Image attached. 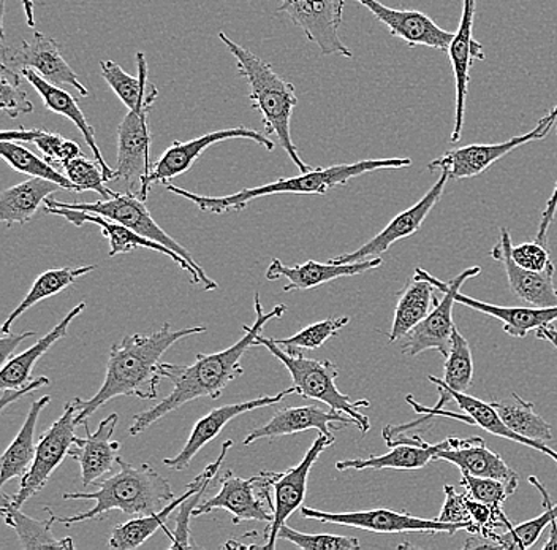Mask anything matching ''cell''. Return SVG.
Wrapping results in <instances>:
<instances>
[{
	"instance_id": "obj_1",
	"label": "cell",
	"mask_w": 557,
	"mask_h": 550,
	"mask_svg": "<svg viewBox=\"0 0 557 550\" xmlns=\"http://www.w3.org/2000/svg\"><path fill=\"white\" fill-rule=\"evenodd\" d=\"M253 306H256V322L252 326H243L244 337L239 338L233 346L226 347L221 353L198 354L194 364L190 365L160 362V375L172 382L173 391L152 408L135 414L134 424L128 428L131 437H138L157 420L173 411L183 408L194 400L221 399L230 382L243 376V357L250 347L256 346V338L260 335L263 327L270 320L282 318L287 313V305L284 303L274 306L270 313H264L259 292L253 297Z\"/></svg>"
},
{
	"instance_id": "obj_2",
	"label": "cell",
	"mask_w": 557,
	"mask_h": 550,
	"mask_svg": "<svg viewBox=\"0 0 557 550\" xmlns=\"http://www.w3.org/2000/svg\"><path fill=\"white\" fill-rule=\"evenodd\" d=\"M207 332V327L172 330V323L165 322L162 329L149 335L134 333V335L122 338L120 343L111 346L107 375L99 392L90 399H79L82 411L78 414V423L85 426L97 411L117 396L157 399V386L163 379L159 365L166 351L183 338Z\"/></svg>"
},
{
	"instance_id": "obj_3",
	"label": "cell",
	"mask_w": 557,
	"mask_h": 550,
	"mask_svg": "<svg viewBox=\"0 0 557 550\" xmlns=\"http://www.w3.org/2000/svg\"><path fill=\"white\" fill-rule=\"evenodd\" d=\"M410 166H412V159L409 158L368 159L354 163H339V166H331L326 169H312L298 176L282 178V180L263 184V186L247 187V190L224 197L200 196V194L190 193V191L174 186V184H166V190L174 196L186 198L205 213L225 215L244 210L250 201L257 200V198L278 196V194L325 196L334 187L346 186L348 181L366 175V173L377 172V170H400Z\"/></svg>"
},
{
	"instance_id": "obj_4",
	"label": "cell",
	"mask_w": 557,
	"mask_h": 550,
	"mask_svg": "<svg viewBox=\"0 0 557 550\" xmlns=\"http://www.w3.org/2000/svg\"><path fill=\"white\" fill-rule=\"evenodd\" d=\"M120 472L110 478L97 482L96 492L64 493V500H92V510L86 513L58 517L65 527L103 517L111 511H121L128 515H152L160 513L176 498L172 484L163 478L149 463L132 465L124 459H117Z\"/></svg>"
},
{
	"instance_id": "obj_5",
	"label": "cell",
	"mask_w": 557,
	"mask_h": 550,
	"mask_svg": "<svg viewBox=\"0 0 557 550\" xmlns=\"http://www.w3.org/2000/svg\"><path fill=\"white\" fill-rule=\"evenodd\" d=\"M222 44L228 48L236 59L239 75L249 86V99L252 107L260 111L264 134L276 135L288 158L301 173L312 170L311 166L302 160L292 138V117L298 106L295 86L274 72L273 65L246 50L242 45L235 44L225 33H219Z\"/></svg>"
},
{
	"instance_id": "obj_6",
	"label": "cell",
	"mask_w": 557,
	"mask_h": 550,
	"mask_svg": "<svg viewBox=\"0 0 557 550\" xmlns=\"http://www.w3.org/2000/svg\"><path fill=\"white\" fill-rule=\"evenodd\" d=\"M256 344L267 347L281 364H284L299 396L325 403L331 410L354 417L361 433H368L371 430V420L361 413V410L369 408L371 403L368 400H351L337 389L336 379L339 376V368L336 364L331 360L306 358L301 353H287L284 347L274 343L273 338H264L261 333L256 338Z\"/></svg>"
},
{
	"instance_id": "obj_7",
	"label": "cell",
	"mask_w": 557,
	"mask_h": 550,
	"mask_svg": "<svg viewBox=\"0 0 557 550\" xmlns=\"http://www.w3.org/2000/svg\"><path fill=\"white\" fill-rule=\"evenodd\" d=\"M44 205L45 207L72 208V210L100 215L111 219V221L120 222L125 228L132 229V231L146 236V239L154 240V242L166 246V248L176 253L177 256L186 259L197 270V273L200 274L205 291H218L219 289V284L205 273L203 267L195 262L189 250L184 248L181 243H177L176 240L172 239L169 233L157 224L152 215L149 213L145 201L134 191L127 194L117 193L114 197L102 198V200L92 201V204H65V201L54 200V198H47Z\"/></svg>"
},
{
	"instance_id": "obj_8",
	"label": "cell",
	"mask_w": 557,
	"mask_h": 550,
	"mask_svg": "<svg viewBox=\"0 0 557 550\" xmlns=\"http://www.w3.org/2000/svg\"><path fill=\"white\" fill-rule=\"evenodd\" d=\"M236 138L256 142L257 145L263 146L268 151H274V148H276V143L271 140L267 134L256 131V129L244 127V125L242 127L208 132V134L189 142H173L172 146L166 148L162 156L152 163L151 172L139 180L137 196L143 201L148 200L149 191H151L154 184H170V181L174 180V178L189 172L194 163L212 145L226 140H236Z\"/></svg>"
},
{
	"instance_id": "obj_9",
	"label": "cell",
	"mask_w": 557,
	"mask_h": 550,
	"mask_svg": "<svg viewBox=\"0 0 557 550\" xmlns=\"http://www.w3.org/2000/svg\"><path fill=\"white\" fill-rule=\"evenodd\" d=\"M82 411L79 399L65 403L64 413L45 433H41L37 452L29 472L21 478L20 490L12 496L16 508L24 506L30 498L37 496L47 486L52 473L59 468L76 444V427L79 426L78 414Z\"/></svg>"
},
{
	"instance_id": "obj_10",
	"label": "cell",
	"mask_w": 557,
	"mask_h": 550,
	"mask_svg": "<svg viewBox=\"0 0 557 550\" xmlns=\"http://www.w3.org/2000/svg\"><path fill=\"white\" fill-rule=\"evenodd\" d=\"M480 271H482L480 267L466 268L458 277L453 278L450 283H444L423 268H417V277L430 281L437 291L444 292V298L437 303L426 319L421 320L416 329L407 333L406 341L403 343V354L417 357L424 351H437L447 357L450 353L453 329H455L453 305L456 303V295L461 291L462 284L470 278L479 277Z\"/></svg>"
},
{
	"instance_id": "obj_11",
	"label": "cell",
	"mask_w": 557,
	"mask_h": 550,
	"mask_svg": "<svg viewBox=\"0 0 557 550\" xmlns=\"http://www.w3.org/2000/svg\"><path fill=\"white\" fill-rule=\"evenodd\" d=\"M556 123L557 106L549 113H546L532 131L525 132V134L518 135V137L510 138L507 142L494 143V145L475 143V145L453 148L442 155L441 158L431 160L428 163V169L431 172H434V170L447 172L450 180H468V178L482 175L494 162L510 155L515 149L521 148L522 145H528V143L540 142L548 137Z\"/></svg>"
},
{
	"instance_id": "obj_12",
	"label": "cell",
	"mask_w": 557,
	"mask_h": 550,
	"mask_svg": "<svg viewBox=\"0 0 557 550\" xmlns=\"http://www.w3.org/2000/svg\"><path fill=\"white\" fill-rule=\"evenodd\" d=\"M268 472H261L252 478L244 479L226 473L221 479V490L218 496L209 498L194 510V517L209 514L215 510H224L232 514L233 524L244 521H274V497Z\"/></svg>"
},
{
	"instance_id": "obj_13",
	"label": "cell",
	"mask_w": 557,
	"mask_h": 550,
	"mask_svg": "<svg viewBox=\"0 0 557 550\" xmlns=\"http://www.w3.org/2000/svg\"><path fill=\"white\" fill-rule=\"evenodd\" d=\"M159 90L151 82L141 102L134 110H128L117 127V167L114 180H122L137 193L139 180L152 169L151 140L148 117L154 106Z\"/></svg>"
},
{
	"instance_id": "obj_14",
	"label": "cell",
	"mask_w": 557,
	"mask_h": 550,
	"mask_svg": "<svg viewBox=\"0 0 557 550\" xmlns=\"http://www.w3.org/2000/svg\"><path fill=\"white\" fill-rule=\"evenodd\" d=\"M302 518L309 521L323 522V524L343 525V527L360 528V530L371 533H383V535H392V533H447V535H456V533L466 530L470 535L475 533L473 522L466 524H447V522L430 521V518L416 517V515L398 513L392 510H371L355 511V513H326V511L313 510V508L302 506Z\"/></svg>"
},
{
	"instance_id": "obj_15",
	"label": "cell",
	"mask_w": 557,
	"mask_h": 550,
	"mask_svg": "<svg viewBox=\"0 0 557 550\" xmlns=\"http://www.w3.org/2000/svg\"><path fill=\"white\" fill-rule=\"evenodd\" d=\"M0 69L20 73V75L30 69L52 85L61 86V88L64 85L72 86L79 96H89V90L79 82L78 75L73 72L62 56L58 40L47 34L38 33V30H35L29 40L21 41L20 47L9 48L3 41Z\"/></svg>"
},
{
	"instance_id": "obj_16",
	"label": "cell",
	"mask_w": 557,
	"mask_h": 550,
	"mask_svg": "<svg viewBox=\"0 0 557 550\" xmlns=\"http://www.w3.org/2000/svg\"><path fill=\"white\" fill-rule=\"evenodd\" d=\"M334 441L336 438L333 435L329 437V435L320 433L309 451L306 452L305 459L294 468L281 473L268 472V478L273 487L274 521L264 530L263 549H276L278 530L287 524L290 515L301 510L302 503H305L309 473H311L313 463L322 452L334 444Z\"/></svg>"
},
{
	"instance_id": "obj_17",
	"label": "cell",
	"mask_w": 557,
	"mask_h": 550,
	"mask_svg": "<svg viewBox=\"0 0 557 550\" xmlns=\"http://www.w3.org/2000/svg\"><path fill=\"white\" fill-rule=\"evenodd\" d=\"M277 13H285L323 56L354 58L339 36L346 0H278Z\"/></svg>"
},
{
	"instance_id": "obj_18",
	"label": "cell",
	"mask_w": 557,
	"mask_h": 550,
	"mask_svg": "<svg viewBox=\"0 0 557 550\" xmlns=\"http://www.w3.org/2000/svg\"><path fill=\"white\" fill-rule=\"evenodd\" d=\"M450 176L447 172H442L438 180L435 181L431 190L424 194L420 200L417 201L412 207L407 208L406 211L395 216L389 221V224L381 233L364 243L361 248L354 250V253L341 254V256L333 257L331 262L334 264H354L361 262V260L374 259V257H381L386 250L392 248L399 240L407 239L417 233L418 229L423 225L424 219L430 216L431 211L434 210L435 205L444 194L445 186H447Z\"/></svg>"
},
{
	"instance_id": "obj_19",
	"label": "cell",
	"mask_w": 557,
	"mask_h": 550,
	"mask_svg": "<svg viewBox=\"0 0 557 550\" xmlns=\"http://www.w3.org/2000/svg\"><path fill=\"white\" fill-rule=\"evenodd\" d=\"M371 12L393 37L400 38L409 47H428L448 53L455 33L442 29L433 19L420 10H400L383 5L379 0H357Z\"/></svg>"
},
{
	"instance_id": "obj_20",
	"label": "cell",
	"mask_w": 557,
	"mask_h": 550,
	"mask_svg": "<svg viewBox=\"0 0 557 550\" xmlns=\"http://www.w3.org/2000/svg\"><path fill=\"white\" fill-rule=\"evenodd\" d=\"M476 0H465L461 23L458 33H455L448 59H450L453 75H455L456 103L455 127H453L450 142L453 145L461 142L462 125H465L466 100H468L470 69L473 61H485L486 56L482 44L473 38V23H475Z\"/></svg>"
},
{
	"instance_id": "obj_21",
	"label": "cell",
	"mask_w": 557,
	"mask_h": 550,
	"mask_svg": "<svg viewBox=\"0 0 557 550\" xmlns=\"http://www.w3.org/2000/svg\"><path fill=\"white\" fill-rule=\"evenodd\" d=\"M294 393L296 391L294 386H292V388L285 389V391L276 393V395L260 396V399L249 400V402L233 403V405L212 410L211 413H208L207 416L201 417L195 424L194 430H191L190 437L187 438L186 444L181 449L180 454L173 459H165L163 465L169 466L174 472H184V469L189 468L195 455L222 433L226 424L232 423L233 419L242 416V414L250 413V411L277 405L282 400L287 399L288 395H294Z\"/></svg>"
},
{
	"instance_id": "obj_22",
	"label": "cell",
	"mask_w": 557,
	"mask_h": 550,
	"mask_svg": "<svg viewBox=\"0 0 557 550\" xmlns=\"http://www.w3.org/2000/svg\"><path fill=\"white\" fill-rule=\"evenodd\" d=\"M233 448V441L228 440L222 443L221 454L205 468L203 473L197 476L191 484L187 486L186 492L183 496L174 498L169 506L163 508L160 513L152 515H141V517L128 521L127 524L117 525L111 531L110 541H108V548L117 550H132L137 549L139 546L145 545L154 533L159 531L160 528H165L166 521L172 515L174 510H180L181 504L184 500H187L190 496H194L198 490L203 489L207 484H211L212 480L218 476L219 469H221L222 463L225 461L226 452Z\"/></svg>"
},
{
	"instance_id": "obj_23",
	"label": "cell",
	"mask_w": 557,
	"mask_h": 550,
	"mask_svg": "<svg viewBox=\"0 0 557 550\" xmlns=\"http://www.w3.org/2000/svg\"><path fill=\"white\" fill-rule=\"evenodd\" d=\"M45 213L61 216V218L67 219L69 222L76 225V228H82L85 224L99 225L102 229L104 239L110 243V253H108L110 257L132 253L135 249H151L165 254L174 264H177L180 268H183L184 271L190 274L191 284H201L200 274L197 273V270L186 259L177 256L176 253H173L166 246L154 242V240L146 239V236L139 235V233L132 231V229L125 228L120 222L111 221V219L104 218V216L72 210V208L45 207Z\"/></svg>"
},
{
	"instance_id": "obj_24",
	"label": "cell",
	"mask_w": 557,
	"mask_h": 550,
	"mask_svg": "<svg viewBox=\"0 0 557 550\" xmlns=\"http://www.w3.org/2000/svg\"><path fill=\"white\" fill-rule=\"evenodd\" d=\"M355 426L357 420L347 414L337 413V411H325L315 405L295 406V408L278 410L267 424L253 428L244 438L243 444L250 445L264 438L288 437V435L301 433V431L317 430L319 433L333 435V430Z\"/></svg>"
},
{
	"instance_id": "obj_25",
	"label": "cell",
	"mask_w": 557,
	"mask_h": 550,
	"mask_svg": "<svg viewBox=\"0 0 557 550\" xmlns=\"http://www.w3.org/2000/svg\"><path fill=\"white\" fill-rule=\"evenodd\" d=\"M511 235L508 229H500V239L491 250V257L503 264L507 273L508 284L521 302L534 308H553L557 306V289H555V264L543 271L525 270L511 257Z\"/></svg>"
},
{
	"instance_id": "obj_26",
	"label": "cell",
	"mask_w": 557,
	"mask_h": 550,
	"mask_svg": "<svg viewBox=\"0 0 557 550\" xmlns=\"http://www.w3.org/2000/svg\"><path fill=\"white\" fill-rule=\"evenodd\" d=\"M117 424L120 416L116 413L104 417L94 433H89L86 423V437L78 438L70 451V457L75 459L82 466L83 487L92 486L113 472L120 459L117 451L121 449L120 441L113 440Z\"/></svg>"
},
{
	"instance_id": "obj_27",
	"label": "cell",
	"mask_w": 557,
	"mask_h": 550,
	"mask_svg": "<svg viewBox=\"0 0 557 550\" xmlns=\"http://www.w3.org/2000/svg\"><path fill=\"white\" fill-rule=\"evenodd\" d=\"M434 461L451 463L458 466L459 472L470 473L479 478L520 482L517 473L504 462L499 454L487 449L485 440L480 437H451L442 441V448L435 452Z\"/></svg>"
},
{
	"instance_id": "obj_28",
	"label": "cell",
	"mask_w": 557,
	"mask_h": 550,
	"mask_svg": "<svg viewBox=\"0 0 557 550\" xmlns=\"http://www.w3.org/2000/svg\"><path fill=\"white\" fill-rule=\"evenodd\" d=\"M383 259L374 257V259L361 260L354 264H322L315 260L299 264V266L288 267L278 259L271 260L270 267L267 268L268 281H277L281 278L287 280L284 285V292L308 291V289L319 288L331 281L339 280V278L355 277V274H363L366 271L375 270L382 266Z\"/></svg>"
},
{
	"instance_id": "obj_29",
	"label": "cell",
	"mask_w": 557,
	"mask_h": 550,
	"mask_svg": "<svg viewBox=\"0 0 557 550\" xmlns=\"http://www.w3.org/2000/svg\"><path fill=\"white\" fill-rule=\"evenodd\" d=\"M23 76L26 78V82L37 90L38 96L44 100L45 108H47L48 111L61 114V117L67 118V120L76 125V129L82 132L83 138H85L90 151H92L94 160L102 167L104 181H107V183L113 181L114 176H116V172H114V170L108 166L107 160L103 159L102 151H100L99 145H97L96 129L89 124V120H87L85 113H83L75 97L67 93V90L62 89L61 86L52 85V83L41 78L37 72L30 71V69L24 71Z\"/></svg>"
},
{
	"instance_id": "obj_30",
	"label": "cell",
	"mask_w": 557,
	"mask_h": 550,
	"mask_svg": "<svg viewBox=\"0 0 557 550\" xmlns=\"http://www.w3.org/2000/svg\"><path fill=\"white\" fill-rule=\"evenodd\" d=\"M428 379L437 388L445 389V391L450 393L453 403H456L462 413L468 414L470 419H472V426L483 428V430L494 435V437L504 438V440L513 441V443L525 445V448L535 449V451L548 455L557 465V451L555 449L548 448L545 443L529 440V438L521 437V435L510 430L507 424L504 423L503 417L497 413V410L494 408L493 402H482V400L475 399V396L468 395V392L453 391L442 379L434 378V376H430Z\"/></svg>"
},
{
	"instance_id": "obj_31",
	"label": "cell",
	"mask_w": 557,
	"mask_h": 550,
	"mask_svg": "<svg viewBox=\"0 0 557 550\" xmlns=\"http://www.w3.org/2000/svg\"><path fill=\"white\" fill-rule=\"evenodd\" d=\"M456 303L468 306L473 311L499 319L504 323V332L515 338L528 337L529 333L535 332L540 327L557 322V306H553V308H534V306L515 308V306L491 305V303L468 297L461 292L456 295Z\"/></svg>"
},
{
	"instance_id": "obj_32",
	"label": "cell",
	"mask_w": 557,
	"mask_h": 550,
	"mask_svg": "<svg viewBox=\"0 0 557 550\" xmlns=\"http://www.w3.org/2000/svg\"><path fill=\"white\" fill-rule=\"evenodd\" d=\"M85 302L78 303L50 333L40 338L29 350L15 355V357L10 358L5 365H2V371H0V389L7 391V389H17L21 388V386L27 384V382L33 379L35 364H37L61 338L67 337L70 323L78 318V316L85 311Z\"/></svg>"
},
{
	"instance_id": "obj_33",
	"label": "cell",
	"mask_w": 557,
	"mask_h": 550,
	"mask_svg": "<svg viewBox=\"0 0 557 550\" xmlns=\"http://www.w3.org/2000/svg\"><path fill=\"white\" fill-rule=\"evenodd\" d=\"M0 514H2L5 524L16 533L21 548L23 549H75L72 538H55L54 533H52V527H54L55 522H58V517H55L51 511L47 518L38 521V518L24 514L21 508H16L15 504L12 503V497L2 492V508H0Z\"/></svg>"
},
{
	"instance_id": "obj_34",
	"label": "cell",
	"mask_w": 557,
	"mask_h": 550,
	"mask_svg": "<svg viewBox=\"0 0 557 550\" xmlns=\"http://www.w3.org/2000/svg\"><path fill=\"white\" fill-rule=\"evenodd\" d=\"M64 187L58 183L30 176L29 180L9 187L0 194V221L7 225L26 224L40 210L51 194L59 193Z\"/></svg>"
},
{
	"instance_id": "obj_35",
	"label": "cell",
	"mask_w": 557,
	"mask_h": 550,
	"mask_svg": "<svg viewBox=\"0 0 557 550\" xmlns=\"http://www.w3.org/2000/svg\"><path fill=\"white\" fill-rule=\"evenodd\" d=\"M437 303L434 285L413 274L412 280L399 292L388 340L395 343L406 338L410 330L431 315Z\"/></svg>"
},
{
	"instance_id": "obj_36",
	"label": "cell",
	"mask_w": 557,
	"mask_h": 550,
	"mask_svg": "<svg viewBox=\"0 0 557 550\" xmlns=\"http://www.w3.org/2000/svg\"><path fill=\"white\" fill-rule=\"evenodd\" d=\"M417 443H400L393 445L392 451L383 455H372L368 459H351V461H341L336 463V469L347 472V469H400V472H413L421 469L433 462L435 452L442 448V441L437 444H428L421 440L420 435H413Z\"/></svg>"
},
{
	"instance_id": "obj_37",
	"label": "cell",
	"mask_w": 557,
	"mask_h": 550,
	"mask_svg": "<svg viewBox=\"0 0 557 550\" xmlns=\"http://www.w3.org/2000/svg\"><path fill=\"white\" fill-rule=\"evenodd\" d=\"M51 396L45 395L35 400L27 413L23 427L17 431L15 440L7 448L2 455V472H0V487H5L9 480L23 478L29 472L37 452V444L34 443L35 428L38 417L45 406L50 405Z\"/></svg>"
},
{
	"instance_id": "obj_38",
	"label": "cell",
	"mask_w": 557,
	"mask_h": 550,
	"mask_svg": "<svg viewBox=\"0 0 557 550\" xmlns=\"http://www.w3.org/2000/svg\"><path fill=\"white\" fill-rule=\"evenodd\" d=\"M96 266L54 268V270H47L38 274L37 280L34 281L33 288L27 292L26 297L21 301L20 305L10 313L9 318L3 322L2 333H10V329H12L15 320L20 318V316H23L27 309L33 308L37 303L61 294V292H64L70 285L75 284L78 278L85 277V274L90 273V271L96 270Z\"/></svg>"
},
{
	"instance_id": "obj_39",
	"label": "cell",
	"mask_w": 557,
	"mask_h": 550,
	"mask_svg": "<svg viewBox=\"0 0 557 550\" xmlns=\"http://www.w3.org/2000/svg\"><path fill=\"white\" fill-rule=\"evenodd\" d=\"M493 405L507 427L515 433L539 443L546 444L553 441L552 426L535 413L534 403L525 402L518 393H511L508 399L493 402Z\"/></svg>"
},
{
	"instance_id": "obj_40",
	"label": "cell",
	"mask_w": 557,
	"mask_h": 550,
	"mask_svg": "<svg viewBox=\"0 0 557 550\" xmlns=\"http://www.w3.org/2000/svg\"><path fill=\"white\" fill-rule=\"evenodd\" d=\"M100 69H102L104 82L120 97L127 110L137 108L151 85L145 53H137L138 76L128 75L117 62L108 61V59L100 61Z\"/></svg>"
},
{
	"instance_id": "obj_41",
	"label": "cell",
	"mask_w": 557,
	"mask_h": 550,
	"mask_svg": "<svg viewBox=\"0 0 557 550\" xmlns=\"http://www.w3.org/2000/svg\"><path fill=\"white\" fill-rule=\"evenodd\" d=\"M0 140L33 143L48 162H51L54 167H62V169L70 160L83 156L78 143L69 140L62 135L44 131V129L20 127L16 131H2Z\"/></svg>"
},
{
	"instance_id": "obj_42",
	"label": "cell",
	"mask_w": 557,
	"mask_h": 550,
	"mask_svg": "<svg viewBox=\"0 0 557 550\" xmlns=\"http://www.w3.org/2000/svg\"><path fill=\"white\" fill-rule=\"evenodd\" d=\"M0 156L17 173L27 176L44 178V180L58 183L65 191H76L75 184L67 176L62 175L47 159L38 158L21 142L0 140Z\"/></svg>"
},
{
	"instance_id": "obj_43",
	"label": "cell",
	"mask_w": 557,
	"mask_h": 550,
	"mask_svg": "<svg viewBox=\"0 0 557 550\" xmlns=\"http://www.w3.org/2000/svg\"><path fill=\"white\" fill-rule=\"evenodd\" d=\"M442 381L458 392H468L473 381L472 351L458 327L453 329L450 353L445 357Z\"/></svg>"
},
{
	"instance_id": "obj_44",
	"label": "cell",
	"mask_w": 557,
	"mask_h": 550,
	"mask_svg": "<svg viewBox=\"0 0 557 550\" xmlns=\"http://www.w3.org/2000/svg\"><path fill=\"white\" fill-rule=\"evenodd\" d=\"M348 322H350V318H347V316L320 320V322L311 323V326L299 330L295 335L282 338V340H274L273 338V340L274 343L292 354L319 350L330 338L336 337Z\"/></svg>"
},
{
	"instance_id": "obj_45",
	"label": "cell",
	"mask_w": 557,
	"mask_h": 550,
	"mask_svg": "<svg viewBox=\"0 0 557 550\" xmlns=\"http://www.w3.org/2000/svg\"><path fill=\"white\" fill-rule=\"evenodd\" d=\"M64 172L65 176L75 184L76 193L92 191V193L99 194L102 198H111L117 194L104 184L107 181L103 178L102 167L87 159L85 155L78 156V158L65 163Z\"/></svg>"
},
{
	"instance_id": "obj_46",
	"label": "cell",
	"mask_w": 557,
	"mask_h": 550,
	"mask_svg": "<svg viewBox=\"0 0 557 550\" xmlns=\"http://www.w3.org/2000/svg\"><path fill=\"white\" fill-rule=\"evenodd\" d=\"M461 486L470 498L485 503L487 506L503 508L505 500L513 496L518 482H507V480L493 478H479L470 473L461 472Z\"/></svg>"
},
{
	"instance_id": "obj_47",
	"label": "cell",
	"mask_w": 557,
	"mask_h": 550,
	"mask_svg": "<svg viewBox=\"0 0 557 550\" xmlns=\"http://www.w3.org/2000/svg\"><path fill=\"white\" fill-rule=\"evenodd\" d=\"M277 539L292 542L296 548L305 550H354L360 548V541L351 536L309 535L296 531L287 524L278 530Z\"/></svg>"
},
{
	"instance_id": "obj_48",
	"label": "cell",
	"mask_w": 557,
	"mask_h": 550,
	"mask_svg": "<svg viewBox=\"0 0 557 550\" xmlns=\"http://www.w3.org/2000/svg\"><path fill=\"white\" fill-rule=\"evenodd\" d=\"M24 76L2 69V88H0V108L10 118L29 114L34 111V103L23 89Z\"/></svg>"
},
{
	"instance_id": "obj_49",
	"label": "cell",
	"mask_w": 557,
	"mask_h": 550,
	"mask_svg": "<svg viewBox=\"0 0 557 550\" xmlns=\"http://www.w3.org/2000/svg\"><path fill=\"white\" fill-rule=\"evenodd\" d=\"M209 486H211V484H207L203 489L198 490V492H195L194 496H190L187 500L183 501V504H181L180 513H177L176 518V527H174L173 533H169L170 538H172L170 549L195 548L190 538V517L194 515L195 508L200 504L201 498H203L205 493L208 492Z\"/></svg>"
},
{
	"instance_id": "obj_50",
	"label": "cell",
	"mask_w": 557,
	"mask_h": 550,
	"mask_svg": "<svg viewBox=\"0 0 557 550\" xmlns=\"http://www.w3.org/2000/svg\"><path fill=\"white\" fill-rule=\"evenodd\" d=\"M511 257L518 266L531 271H543L549 267V250L545 245L537 242L522 243V245L511 248Z\"/></svg>"
},
{
	"instance_id": "obj_51",
	"label": "cell",
	"mask_w": 557,
	"mask_h": 550,
	"mask_svg": "<svg viewBox=\"0 0 557 550\" xmlns=\"http://www.w3.org/2000/svg\"><path fill=\"white\" fill-rule=\"evenodd\" d=\"M445 501L442 506L437 521L447 522V524H466L472 522L468 506V492L465 496L456 492L455 487H444Z\"/></svg>"
},
{
	"instance_id": "obj_52",
	"label": "cell",
	"mask_w": 557,
	"mask_h": 550,
	"mask_svg": "<svg viewBox=\"0 0 557 550\" xmlns=\"http://www.w3.org/2000/svg\"><path fill=\"white\" fill-rule=\"evenodd\" d=\"M50 384V378H47V376H38V378L30 379L27 384L21 386V388L2 391V396H0V411L3 413V411L9 408L10 405H13V403L20 402L24 396L30 395V393L38 391V389L48 388Z\"/></svg>"
},
{
	"instance_id": "obj_53",
	"label": "cell",
	"mask_w": 557,
	"mask_h": 550,
	"mask_svg": "<svg viewBox=\"0 0 557 550\" xmlns=\"http://www.w3.org/2000/svg\"><path fill=\"white\" fill-rule=\"evenodd\" d=\"M557 134V127H556ZM557 213V181L555 184V190H553L552 196H549L548 201H546L545 210H543L542 219H540L539 233H537V242L542 243V245H548V231L552 228L553 221H555V216Z\"/></svg>"
},
{
	"instance_id": "obj_54",
	"label": "cell",
	"mask_w": 557,
	"mask_h": 550,
	"mask_svg": "<svg viewBox=\"0 0 557 550\" xmlns=\"http://www.w3.org/2000/svg\"><path fill=\"white\" fill-rule=\"evenodd\" d=\"M30 337H35V332L2 333V338H0V364L5 365L13 357L17 346Z\"/></svg>"
},
{
	"instance_id": "obj_55",
	"label": "cell",
	"mask_w": 557,
	"mask_h": 550,
	"mask_svg": "<svg viewBox=\"0 0 557 550\" xmlns=\"http://www.w3.org/2000/svg\"><path fill=\"white\" fill-rule=\"evenodd\" d=\"M529 482H531L532 486L537 489L540 496H542V504L543 508H545V513L543 514L549 518V522L557 521V504L552 503L548 490L545 489V486H543V484L540 482V479L535 478V476H531V478H529Z\"/></svg>"
},
{
	"instance_id": "obj_56",
	"label": "cell",
	"mask_w": 557,
	"mask_h": 550,
	"mask_svg": "<svg viewBox=\"0 0 557 550\" xmlns=\"http://www.w3.org/2000/svg\"><path fill=\"white\" fill-rule=\"evenodd\" d=\"M535 333H537V338H540V340L548 341V343L552 344V346L556 347V350H557V329H556V327H552V323H549V326L540 327L539 330H535Z\"/></svg>"
},
{
	"instance_id": "obj_57",
	"label": "cell",
	"mask_w": 557,
	"mask_h": 550,
	"mask_svg": "<svg viewBox=\"0 0 557 550\" xmlns=\"http://www.w3.org/2000/svg\"><path fill=\"white\" fill-rule=\"evenodd\" d=\"M23 2L24 15H26V24L34 29L35 16H34V0H21Z\"/></svg>"
},
{
	"instance_id": "obj_58",
	"label": "cell",
	"mask_w": 557,
	"mask_h": 550,
	"mask_svg": "<svg viewBox=\"0 0 557 550\" xmlns=\"http://www.w3.org/2000/svg\"><path fill=\"white\" fill-rule=\"evenodd\" d=\"M557 549V521H553L549 525L548 541L543 545V550Z\"/></svg>"
}]
</instances>
